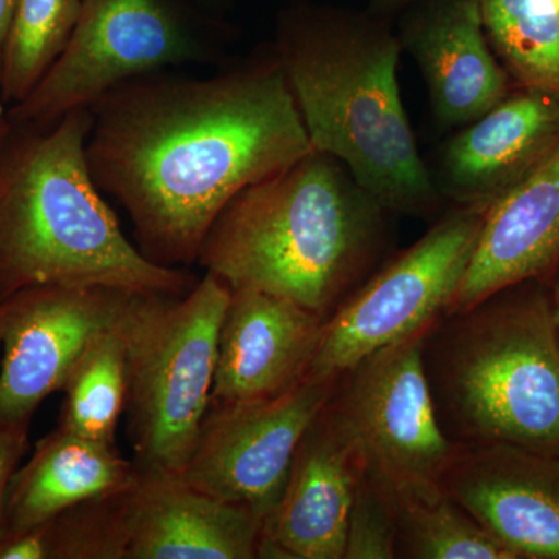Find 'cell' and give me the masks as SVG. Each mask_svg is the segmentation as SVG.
<instances>
[{
    "instance_id": "8",
    "label": "cell",
    "mask_w": 559,
    "mask_h": 559,
    "mask_svg": "<svg viewBox=\"0 0 559 559\" xmlns=\"http://www.w3.org/2000/svg\"><path fill=\"white\" fill-rule=\"evenodd\" d=\"M485 213L454 205L425 237L353 290L323 322L307 378L337 380L371 353L425 333L448 314Z\"/></svg>"
},
{
    "instance_id": "4",
    "label": "cell",
    "mask_w": 559,
    "mask_h": 559,
    "mask_svg": "<svg viewBox=\"0 0 559 559\" xmlns=\"http://www.w3.org/2000/svg\"><path fill=\"white\" fill-rule=\"evenodd\" d=\"M92 110L47 130L25 128L0 162V301L49 283L103 285L183 296L197 275L146 259L124 237L92 178L86 143Z\"/></svg>"
},
{
    "instance_id": "19",
    "label": "cell",
    "mask_w": 559,
    "mask_h": 559,
    "mask_svg": "<svg viewBox=\"0 0 559 559\" xmlns=\"http://www.w3.org/2000/svg\"><path fill=\"white\" fill-rule=\"evenodd\" d=\"M135 473L134 462L123 457L116 443L86 439L58 426L14 473L2 527L7 535L36 527L86 500L127 487Z\"/></svg>"
},
{
    "instance_id": "11",
    "label": "cell",
    "mask_w": 559,
    "mask_h": 559,
    "mask_svg": "<svg viewBox=\"0 0 559 559\" xmlns=\"http://www.w3.org/2000/svg\"><path fill=\"white\" fill-rule=\"evenodd\" d=\"M337 380L305 378L272 400L210 406L180 479L213 498L248 507L266 522L282 498L297 448Z\"/></svg>"
},
{
    "instance_id": "18",
    "label": "cell",
    "mask_w": 559,
    "mask_h": 559,
    "mask_svg": "<svg viewBox=\"0 0 559 559\" xmlns=\"http://www.w3.org/2000/svg\"><path fill=\"white\" fill-rule=\"evenodd\" d=\"M559 261V146L485 213L473 259L450 312L527 280L546 282Z\"/></svg>"
},
{
    "instance_id": "29",
    "label": "cell",
    "mask_w": 559,
    "mask_h": 559,
    "mask_svg": "<svg viewBox=\"0 0 559 559\" xmlns=\"http://www.w3.org/2000/svg\"><path fill=\"white\" fill-rule=\"evenodd\" d=\"M11 128H13V124L0 117V162H2L3 151H5L7 142H9Z\"/></svg>"
},
{
    "instance_id": "13",
    "label": "cell",
    "mask_w": 559,
    "mask_h": 559,
    "mask_svg": "<svg viewBox=\"0 0 559 559\" xmlns=\"http://www.w3.org/2000/svg\"><path fill=\"white\" fill-rule=\"evenodd\" d=\"M441 487L514 559H559L557 455L457 444Z\"/></svg>"
},
{
    "instance_id": "20",
    "label": "cell",
    "mask_w": 559,
    "mask_h": 559,
    "mask_svg": "<svg viewBox=\"0 0 559 559\" xmlns=\"http://www.w3.org/2000/svg\"><path fill=\"white\" fill-rule=\"evenodd\" d=\"M130 312L112 329L98 334L73 364L61 389L64 404L60 428L86 439L116 443L117 426L127 407Z\"/></svg>"
},
{
    "instance_id": "2",
    "label": "cell",
    "mask_w": 559,
    "mask_h": 559,
    "mask_svg": "<svg viewBox=\"0 0 559 559\" xmlns=\"http://www.w3.org/2000/svg\"><path fill=\"white\" fill-rule=\"evenodd\" d=\"M312 146L341 160L382 207L429 216L441 197L401 100V44L388 17L300 5L274 44Z\"/></svg>"
},
{
    "instance_id": "25",
    "label": "cell",
    "mask_w": 559,
    "mask_h": 559,
    "mask_svg": "<svg viewBox=\"0 0 559 559\" xmlns=\"http://www.w3.org/2000/svg\"><path fill=\"white\" fill-rule=\"evenodd\" d=\"M27 436L28 428L0 426V527H2L10 481L20 468L22 455L27 451Z\"/></svg>"
},
{
    "instance_id": "12",
    "label": "cell",
    "mask_w": 559,
    "mask_h": 559,
    "mask_svg": "<svg viewBox=\"0 0 559 559\" xmlns=\"http://www.w3.org/2000/svg\"><path fill=\"white\" fill-rule=\"evenodd\" d=\"M108 516L112 559H255L264 527L248 507L139 469L109 492Z\"/></svg>"
},
{
    "instance_id": "24",
    "label": "cell",
    "mask_w": 559,
    "mask_h": 559,
    "mask_svg": "<svg viewBox=\"0 0 559 559\" xmlns=\"http://www.w3.org/2000/svg\"><path fill=\"white\" fill-rule=\"evenodd\" d=\"M399 506L392 489L364 466L349 510L344 559H393Z\"/></svg>"
},
{
    "instance_id": "16",
    "label": "cell",
    "mask_w": 559,
    "mask_h": 559,
    "mask_svg": "<svg viewBox=\"0 0 559 559\" xmlns=\"http://www.w3.org/2000/svg\"><path fill=\"white\" fill-rule=\"evenodd\" d=\"M399 39L421 70L441 127H466L509 97L510 76L489 46L479 0H419L406 10Z\"/></svg>"
},
{
    "instance_id": "10",
    "label": "cell",
    "mask_w": 559,
    "mask_h": 559,
    "mask_svg": "<svg viewBox=\"0 0 559 559\" xmlns=\"http://www.w3.org/2000/svg\"><path fill=\"white\" fill-rule=\"evenodd\" d=\"M139 296L110 286L49 283L0 301V426L28 428L81 353L121 322Z\"/></svg>"
},
{
    "instance_id": "23",
    "label": "cell",
    "mask_w": 559,
    "mask_h": 559,
    "mask_svg": "<svg viewBox=\"0 0 559 559\" xmlns=\"http://www.w3.org/2000/svg\"><path fill=\"white\" fill-rule=\"evenodd\" d=\"M396 558L514 559L444 491L432 498H396Z\"/></svg>"
},
{
    "instance_id": "3",
    "label": "cell",
    "mask_w": 559,
    "mask_h": 559,
    "mask_svg": "<svg viewBox=\"0 0 559 559\" xmlns=\"http://www.w3.org/2000/svg\"><path fill=\"white\" fill-rule=\"evenodd\" d=\"M389 213L341 160L312 150L235 194L197 263L230 290H261L326 319L370 277Z\"/></svg>"
},
{
    "instance_id": "22",
    "label": "cell",
    "mask_w": 559,
    "mask_h": 559,
    "mask_svg": "<svg viewBox=\"0 0 559 559\" xmlns=\"http://www.w3.org/2000/svg\"><path fill=\"white\" fill-rule=\"evenodd\" d=\"M81 0H17L11 25L2 79L0 105L25 100L68 46Z\"/></svg>"
},
{
    "instance_id": "1",
    "label": "cell",
    "mask_w": 559,
    "mask_h": 559,
    "mask_svg": "<svg viewBox=\"0 0 559 559\" xmlns=\"http://www.w3.org/2000/svg\"><path fill=\"white\" fill-rule=\"evenodd\" d=\"M86 157L146 259L197 263L224 205L314 150L275 55L207 79L156 72L92 105Z\"/></svg>"
},
{
    "instance_id": "30",
    "label": "cell",
    "mask_w": 559,
    "mask_h": 559,
    "mask_svg": "<svg viewBox=\"0 0 559 559\" xmlns=\"http://www.w3.org/2000/svg\"><path fill=\"white\" fill-rule=\"evenodd\" d=\"M5 535H7L5 528L0 527V544H2L3 539H5Z\"/></svg>"
},
{
    "instance_id": "5",
    "label": "cell",
    "mask_w": 559,
    "mask_h": 559,
    "mask_svg": "<svg viewBox=\"0 0 559 559\" xmlns=\"http://www.w3.org/2000/svg\"><path fill=\"white\" fill-rule=\"evenodd\" d=\"M437 417L457 444L559 457V337L543 280L437 320L423 341Z\"/></svg>"
},
{
    "instance_id": "6",
    "label": "cell",
    "mask_w": 559,
    "mask_h": 559,
    "mask_svg": "<svg viewBox=\"0 0 559 559\" xmlns=\"http://www.w3.org/2000/svg\"><path fill=\"white\" fill-rule=\"evenodd\" d=\"M231 290L205 272L183 296L142 294L127 323L124 414L135 468L179 476L210 407Z\"/></svg>"
},
{
    "instance_id": "21",
    "label": "cell",
    "mask_w": 559,
    "mask_h": 559,
    "mask_svg": "<svg viewBox=\"0 0 559 559\" xmlns=\"http://www.w3.org/2000/svg\"><path fill=\"white\" fill-rule=\"evenodd\" d=\"M489 46L521 90L559 98V0H479Z\"/></svg>"
},
{
    "instance_id": "14",
    "label": "cell",
    "mask_w": 559,
    "mask_h": 559,
    "mask_svg": "<svg viewBox=\"0 0 559 559\" xmlns=\"http://www.w3.org/2000/svg\"><path fill=\"white\" fill-rule=\"evenodd\" d=\"M362 455L330 400L301 439L259 558L344 559Z\"/></svg>"
},
{
    "instance_id": "9",
    "label": "cell",
    "mask_w": 559,
    "mask_h": 559,
    "mask_svg": "<svg viewBox=\"0 0 559 559\" xmlns=\"http://www.w3.org/2000/svg\"><path fill=\"white\" fill-rule=\"evenodd\" d=\"M425 333L378 349L341 374L330 404L364 466L396 498H432L454 457L423 362Z\"/></svg>"
},
{
    "instance_id": "17",
    "label": "cell",
    "mask_w": 559,
    "mask_h": 559,
    "mask_svg": "<svg viewBox=\"0 0 559 559\" xmlns=\"http://www.w3.org/2000/svg\"><path fill=\"white\" fill-rule=\"evenodd\" d=\"M559 146V98L521 90L471 121L441 153L439 190L455 205L488 210Z\"/></svg>"
},
{
    "instance_id": "27",
    "label": "cell",
    "mask_w": 559,
    "mask_h": 559,
    "mask_svg": "<svg viewBox=\"0 0 559 559\" xmlns=\"http://www.w3.org/2000/svg\"><path fill=\"white\" fill-rule=\"evenodd\" d=\"M546 285L549 290L551 316H554L555 329L559 337V261L550 277L546 280Z\"/></svg>"
},
{
    "instance_id": "28",
    "label": "cell",
    "mask_w": 559,
    "mask_h": 559,
    "mask_svg": "<svg viewBox=\"0 0 559 559\" xmlns=\"http://www.w3.org/2000/svg\"><path fill=\"white\" fill-rule=\"evenodd\" d=\"M417 2L419 0H369L371 11L385 17L396 11L407 10Z\"/></svg>"
},
{
    "instance_id": "7",
    "label": "cell",
    "mask_w": 559,
    "mask_h": 559,
    "mask_svg": "<svg viewBox=\"0 0 559 559\" xmlns=\"http://www.w3.org/2000/svg\"><path fill=\"white\" fill-rule=\"evenodd\" d=\"M223 25L189 0H81L68 46L25 100L13 127L47 130L138 76L218 60Z\"/></svg>"
},
{
    "instance_id": "26",
    "label": "cell",
    "mask_w": 559,
    "mask_h": 559,
    "mask_svg": "<svg viewBox=\"0 0 559 559\" xmlns=\"http://www.w3.org/2000/svg\"><path fill=\"white\" fill-rule=\"evenodd\" d=\"M16 7L17 0H0V79H2L7 44H9L11 25H13Z\"/></svg>"
},
{
    "instance_id": "31",
    "label": "cell",
    "mask_w": 559,
    "mask_h": 559,
    "mask_svg": "<svg viewBox=\"0 0 559 559\" xmlns=\"http://www.w3.org/2000/svg\"><path fill=\"white\" fill-rule=\"evenodd\" d=\"M202 2L212 3V2H215V0H202Z\"/></svg>"
},
{
    "instance_id": "15",
    "label": "cell",
    "mask_w": 559,
    "mask_h": 559,
    "mask_svg": "<svg viewBox=\"0 0 559 559\" xmlns=\"http://www.w3.org/2000/svg\"><path fill=\"white\" fill-rule=\"evenodd\" d=\"M325 318L283 297L231 290L210 406L272 400L308 377Z\"/></svg>"
}]
</instances>
